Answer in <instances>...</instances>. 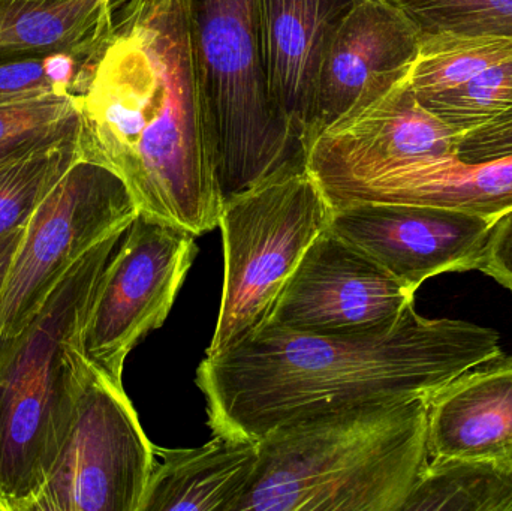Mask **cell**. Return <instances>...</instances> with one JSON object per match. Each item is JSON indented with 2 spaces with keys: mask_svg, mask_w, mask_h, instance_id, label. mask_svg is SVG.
<instances>
[{
  "mask_svg": "<svg viewBox=\"0 0 512 511\" xmlns=\"http://www.w3.org/2000/svg\"><path fill=\"white\" fill-rule=\"evenodd\" d=\"M137 216L125 182L81 156L24 228L0 297V339L20 333L66 273L99 243L128 230Z\"/></svg>",
  "mask_w": 512,
  "mask_h": 511,
  "instance_id": "cell-7",
  "label": "cell"
},
{
  "mask_svg": "<svg viewBox=\"0 0 512 511\" xmlns=\"http://www.w3.org/2000/svg\"><path fill=\"white\" fill-rule=\"evenodd\" d=\"M477 270L512 293V210L493 224Z\"/></svg>",
  "mask_w": 512,
  "mask_h": 511,
  "instance_id": "cell-26",
  "label": "cell"
},
{
  "mask_svg": "<svg viewBox=\"0 0 512 511\" xmlns=\"http://www.w3.org/2000/svg\"><path fill=\"white\" fill-rule=\"evenodd\" d=\"M421 33L394 0H357L325 51L304 146L357 105L406 80Z\"/></svg>",
  "mask_w": 512,
  "mask_h": 511,
  "instance_id": "cell-12",
  "label": "cell"
},
{
  "mask_svg": "<svg viewBox=\"0 0 512 511\" xmlns=\"http://www.w3.org/2000/svg\"><path fill=\"white\" fill-rule=\"evenodd\" d=\"M197 236L138 213L108 261L84 327L87 360L123 384L128 354L170 315L198 254Z\"/></svg>",
  "mask_w": 512,
  "mask_h": 511,
  "instance_id": "cell-9",
  "label": "cell"
},
{
  "mask_svg": "<svg viewBox=\"0 0 512 511\" xmlns=\"http://www.w3.org/2000/svg\"><path fill=\"white\" fill-rule=\"evenodd\" d=\"M421 35L450 32L512 39V0H394Z\"/></svg>",
  "mask_w": 512,
  "mask_h": 511,
  "instance_id": "cell-23",
  "label": "cell"
},
{
  "mask_svg": "<svg viewBox=\"0 0 512 511\" xmlns=\"http://www.w3.org/2000/svg\"><path fill=\"white\" fill-rule=\"evenodd\" d=\"M50 93H71L63 90L48 74L44 57L0 63V105L27 101Z\"/></svg>",
  "mask_w": 512,
  "mask_h": 511,
  "instance_id": "cell-24",
  "label": "cell"
},
{
  "mask_svg": "<svg viewBox=\"0 0 512 511\" xmlns=\"http://www.w3.org/2000/svg\"><path fill=\"white\" fill-rule=\"evenodd\" d=\"M331 216L333 207L307 167L306 152L270 179L224 201L219 219L224 290L206 357L267 326L283 288Z\"/></svg>",
  "mask_w": 512,
  "mask_h": 511,
  "instance_id": "cell-5",
  "label": "cell"
},
{
  "mask_svg": "<svg viewBox=\"0 0 512 511\" xmlns=\"http://www.w3.org/2000/svg\"><path fill=\"white\" fill-rule=\"evenodd\" d=\"M319 186L333 209L367 201L420 204L499 219L512 210V156L465 162L450 155Z\"/></svg>",
  "mask_w": 512,
  "mask_h": 511,
  "instance_id": "cell-13",
  "label": "cell"
},
{
  "mask_svg": "<svg viewBox=\"0 0 512 511\" xmlns=\"http://www.w3.org/2000/svg\"><path fill=\"white\" fill-rule=\"evenodd\" d=\"M421 104L459 135L510 114L512 60L489 69L459 89L439 93Z\"/></svg>",
  "mask_w": 512,
  "mask_h": 511,
  "instance_id": "cell-22",
  "label": "cell"
},
{
  "mask_svg": "<svg viewBox=\"0 0 512 511\" xmlns=\"http://www.w3.org/2000/svg\"><path fill=\"white\" fill-rule=\"evenodd\" d=\"M81 114L77 96L50 93L0 105V165L30 150L77 134Z\"/></svg>",
  "mask_w": 512,
  "mask_h": 511,
  "instance_id": "cell-21",
  "label": "cell"
},
{
  "mask_svg": "<svg viewBox=\"0 0 512 511\" xmlns=\"http://www.w3.org/2000/svg\"><path fill=\"white\" fill-rule=\"evenodd\" d=\"M114 0L23 6L0 0V63L51 53L95 59L110 27Z\"/></svg>",
  "mask_w": 512,
  "mask_h": 511,
  "instance_id": "cell-17",
  "label": "cell"
},
{
  "mask_svg": "<svg viewBox=\"0 0 512 511\" xmlns=\"http://www.w3.org/2000/svg\"><path fill=\"white\" fill-rule=\"evenodd\" d=\"M83 158L128 186L138 213L201 236L224 195L188 0H114L77 95Z\"/></svg>",
  "mask_w": 512,
  "mask_h": 511,
  "instance_id": "cell-1",
  "label": "cell"
},
{
  "mask_svg": "<svg viewBox=\"0 0 512 511\" xmlns=\"http://www.w3.org/2000/svg\"><path fill=\"white\" fill-rule=\"evenodd\" d=\"M140 511H233L258 461L255 441L216 437L197 449H159Z\"/></svg>",
  "mask_w": 512,
  "mask_h": 511,
  "instance_id": "cell-16",
  "label": "cell"
},
{
  "mask_svg": "<svg viewBox=\"0 0 512 511\" xmlns=\"http://www.w3.org/2000/svg\"><path fill=\"white\" fill-rule=\"evenodd\" d=\"M512 511V458H430L402 511Z\"/></svg>",
  "mask_w": 512,
  "mask_h": 511,
  "instance_id": "cell-18",
  "label": "cell"
},
{
  "mask_svg": "<svg viewBox=\"0 0 512 511\" xmlns=\"http://www.w3.org/2000/svg\"><path fill=\"white\" fill-rule=\"evenodd\" d=\"M414 300V291L327 228L304 252L267 326L312 335L375 332Z\"/></svg>",
  "mask_w": 512,
  "mask_h": 511,
  "instance_id": "cell-10",
  "label": "cell"
},
{
  "mask_svg": "<svg viewBox=\"0 0 512 511\" xmlns=\"http://www.w3.org/2000/svg\"><path fill=\"white\" fill-rule=\"evenodd\" d=\"M357 0H261L262 44L271 98L303 146L315 114L325 51Z\"/></svg>",
  "mask_w": 512,
  "mask_h": 511,
  "instance_id": "cell-14",
  "label": "cell"
},
{
  "mask_svg": "<svg viewBox=\"0 0 512 511\" xmlns=\"http://www.w3.org/2000/svg\"><path fill=\"white\" fill-rule=\"evenodd\" d=\"M114 234L84 255L41 311L0 339V511H30L59 458L89 374L83 335Z\"/></svg>",
  "mask_w": 512,
  "mask_h": 511,
  "instance_id": "cell-4",
  "label": "cell"
},
{
  "mask_svg": "<svg viewBox=\"0 0 512 511\" xmlns=\"http://www.w3.org/2000/svg\"><path fill=\"white\" fill-rule=\"evenodd\" d=\"M233 511H402L430 461L427 399L369 402L280 423Z\"/></svg>",
  "mask_w": 512,
  "mask_h": 511,
  "instance_id": "cell-3",
  "label": "cell"
},
{
  "mask_svg": "<svg viewBox=\"0 0 512 511\" xmlns=\"http://www.w3.org/2000/svg\"><path fill=\"white\" fill-rule=\"evenodd\" d=\"M496 221L444 207L367 201L333 209L328 228L417 293L433 276L477 270Z\"/></svg>",
  "mask_w": 512,
  "mask_h": 511,
  "instance_id": "cell-11",
  "label": "cell"
},
{
  "mask_svg": "<svg viewBox=\"0 0 512 511\" xmlns=\"http://www.w3.org/2000/svg\"><path fill=\"white\" fill-rule=\"evenodd\" d=\"M188 8L225 201L270 179L304 149L271 98L261 0H188Z\"/></svg>",
  "mask_w": 512,
  "mask_h": 511,
  "instance_id": "cell-6",
  "label": "cell"
},
{
  "mask_svg": "<svg viewBox=\"0 0 512 511\" xmlns=\"http://www.w3.org/2000/svg\"><path fill=\"white\" fill-rule=\"evenodd\" d=\"M155 462L123 384L90 363L71 431L30 511H140Z\"/></svg>",
  "mask_w": 512,
  "mask_h": 511,
  "instance_id": "cell-8",
  "label": "cell"
},
{
  "mask_svg": "<svg viewBox=\"0 0 512 511\" xmlns=\"http://www.w3.org/2000/svg\"><path fill=\"white\" fill-rule=\"evenodd\" d=\"M502 353L501 336L462 320H429L408 306L390 326L312 335L265 326L206 357L197 386L216 437L258 441L295 417L429 399L462 372Z\"/></svg>",
  "mask_w": 512,
  "mask_h": 511,
  "instance_id": "cell-2",
  "label": "cell"
},
{
  "mask_svg": "<svg viewBox=\"0 0 512 511\" xmlns=\"http://www.w3.org/2000/svg\"><path fill=\"white\" fill-rule=\"evenodd\" d=\"M81 156L77 132L0 165V237L26 227L42 198Z\"/></svg>",
  "mask_w": 512,
  "mask_h": 511,
  "instance_id": "cell-20",
  "label": "cell"
},
{
  "mask_svg": "<svg viewBox=\"0 0 512 511\" xmlns=\"http://www.w3.org/2000/svg\"><path fill=\"white\" fill-rule=\"evenodd\" d=\"M456 156L465 162L512 156V113L459 135Z\"/></svg>",
  "mask_w": 512,
  "mask_h": 511,
  "instance_id": "cell-25",
  "label": "cell"
},
{
  "mask_svg": "<svg viewBox=\"0 0 512 511\" xmlns=\"http://www.w3.org/2000/svg\"><path fill=\"white\" fill-rule=\"evenodd\" d=\"M430 458H512V356L457 375L427 399Z\"/></svg>",
  "mask_w": 512,
  "mask_h": 511,
  "instance_id": "cell-15",
  "label": "cell"
},
{
  "mask_svg": "<svg viewBox=\"0 0 512 511\" xmlns=\"http://www.w3.org/2000/svg\"><path fill=\"white\" fill-rule=\"evenodd\" d=\"M512 60V39L441 32L421 35L420 51L408 75L418 101L459 89L484 72Z\"/></svg>",
  "mask_w": 512,
  "mask_h": 511,
  "instance_id": "cell-19",
  "label": "cell"
},
{
  "mask_svg": "<svg viewBox=\"0 0 512 511\" xmlns=\"http://www.w3.org/2000/svg\"><path fill=\"white\" fill-rule=\"evenodd\" d=\"M24 228L26 227L17 228V230L0 237V297H2L3 287H5L9 269H11L12 260L17 254L21 239H23Z\"/></svg>",
  "mask_w": 512,
  "mask_h": 511,
  "instance_id": "cell-27",
  "label": "cell"
}]
</instances>
